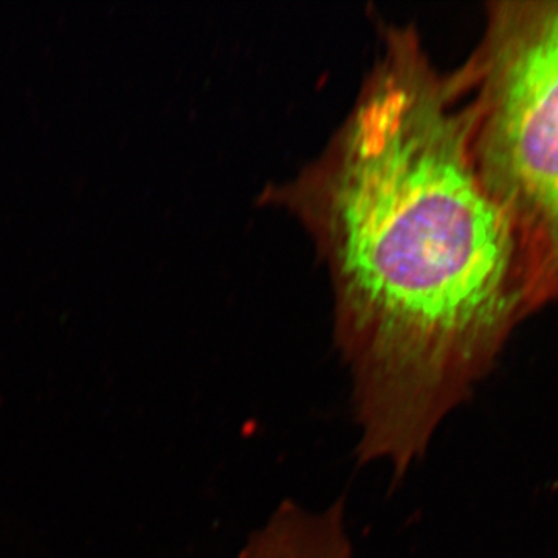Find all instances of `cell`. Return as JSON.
<instances>
[{
    "label": "cell",
    "mask_w": 558,
    "mask_h": 558,
    "mask_svg": "<svg viewBox=\"0 0 558 558\" xmlns=\"http://www.w3.org/2000/svg\"><path fill=\"white\" fill-rule=\"evenodd\" d=\"M263 199L306 230L328 271L360 462L396 480L539 311L515 230L472 154L457 70L388 25L318 156Z\"/></svg>",
    "instance_id": "1"
},
{
    "label": "cell",
    "mask_w": 558,
    "mask_h": 558,
    "mask_svg": "<svg viewBox=\"0 0 558 558\" xmlns=\"http://www.w3.org/2000/svg\"><path fill=\"white\" fill-rule=\"evenodd\" d=\"M473 159L526 256L539 310L558 301V0H492L468 61Z\"/></svg>",
    "instance_id": "2"
},
{
    "label": "cell",
    "mask_w": 558,
    "mask_h": 558,
    "mask_svg": "<svg viewBox=\"0 0 558 558\" xmlns=\"http://www.w3.org/2000/svg\"><path fill=\"white\" fill-rule=\"evenodd\" d=\"M236 558H354L343 501L315 510L284 499Z\"/></svg>",
    "instance_id": "3"
}]
</instances>
